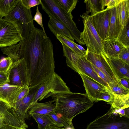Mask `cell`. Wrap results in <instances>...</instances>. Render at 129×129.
<instances>
[{
	"label": "cell",
	"mask_w": 129,
	"mask_h": 129,
	"mask_svg": "<svg viewBox=\"0 0 129 129\" xmlns=\"http://www.w3.org/2000/svg\"><path fill=\"white\" fill-rule=\"evenodd\" d=\"M41 3L42 9L49 17L48 26L52 33L56 37L58 34L62 35L74 41V40L72 37L69 30L65 25L48 11L41 2Z\"/></svg>",
	"instance_id": "5bb4252c"
},
{
	"label": "cell",
	"mask_w": 129,
	"mask_h": 129,
	"mask_svg": "<svg viewBox=\"0 0 129 129\" xmlns=\"http://www.w3.org/2000/svg\"><path fill=\"white\" fill-rule=\"evenodd\" d=\"M72 42L79 50H80L85 55L86 52V50L82 46L80 45L76 44L73 41H72Z\"/></svg>",
	"instance_id": "60d3db41"
},
{
	"label": "cell",
	"mask_w": 129,
	"mask_h": 129,
	"mask_svg": "<svg viewBox=\"0 0 129 129\" xmlns=\"http://www.w3.org/2000/svg\"><path fill=\"white\" fill-rule=\"evenodd\" d=\"M56 37L60 42L63 43L68 47L77 55L80 56H85V55L73 44V41L62 35L58 34Z\"/></svg>",
	"instance_id": "4316f807"
},
{
	"label": "cell",
	"mask_w": 129,
	"mask_h": 129,
	"mask_svg": "<svg viewBox=\"0 0 129 129\" xmlns=\"http://www.w3.org/2000/svg\"><path fill=\"white\" fill-rule=\"evenodd\" d=\"M20 0H0V18L7 16L15 8Z\"/></svg>",
	"instance_id": "cb8c5ba5"
},
{
	"label": "cell",
	"mask_w": 129,
	"mask_h": 129,
	"mask_svg": "<svg viewBox=\"0 0 129 129\" xmlns=\"http://www.w3.org/2000/svg\"><path fill=\"white\" fill-rule=\"evenodd\" d=\"M86 129H129V117L110 107L106 113L89 123Z\"/></svg>",
	"instance_id": "277c9868"
},
{
	"label": "cell",
	"mask_w": 129,
	"mask_h": 129,
	"mask_svg": "<svg viewBox=\"0 0 129 129\" xmlns=\"http://www.w3.org/2000/svg\"><path fill=\"white\" fill-rule=\"evenodd\" d=\"M23 5L26 8L30 9L33 7L41 5L40 0H21Z\"/></svg>",
	"instance_id": "836d02e7"
},
{
	"label": "cell",
	"mask_w": 129,
	"mask_h": 129,
	"mask_svg": "<svg viewBox=\"0 0 129 129\" xmlns=\"http://www.w3.org/2000/svg\"><path fill=\"white\" fill-rule=\"evenodd\" d=\"M40 1L48 11L65 25L74 40L80 44L85 45L81 38V33L73 20L72 14L66 12L60 6L57 0H40Z\"/></svg>",
	"instance_id": "8992f818"
},
{
	"label": "cell",
	"mask_w": 129,
	"mask_h": 129,
	"mask_svg": "<svg viewBox=\"0 0 129 129\" xmlns=\"http://www.w3.org/2000/svg\"><path fill=\"white\" fill-rule=\"evenodd\" d=\"M111 9L106 8L90 18L91 22L99 35L103 41L108 39Z\"/></svg>",
	"instance_id": "8fae6325"
},
{
	"label": "cell",
	"mask_w": 129,
	"mask_h": 129,
	"mask_svg": "<svg viewBox=\"0 0 129 129\" xmlns=\"http://www.w3.org/2000/svg\"><path fill=\"white\" fill-rule=\"evenodd\" d=\"M11 57L13 62L23 59L27 69L29 87L40 85L49 79L54 72L53 47L43 30L35 27L22 39Z\"/></svg>",
	"instance_id": "6da1fadb"
},
{
	"label": "cell",
	"mask_w": 129,
	"mask_h": 129,
	"mask_svg": "<svg viewBox=\"0 0 129 129\" xmlns=\"http://www.w3.org/2000/svg\"><path fill=\"white\" fill-rule=\"evenodd\" d=\"M117 38L125 46H129V22L122 28Z\"/></svg>",
	"instance_id": "f546056e"
},
{
	"label": "cell",
	"mask_w": 129,
	"mask_h": 129,
	"mask_svg": "<svg viewBox=\"0 0 129 129\" xmlns=\"http://www.w3.org/2000/svg\"><path fill=\"white\" fill-rule=\"evenodd\" d=\"M27 129L28 126L14 109L0 100V128Z\"/></svg>",
	"instance_id": "ba28073f"
},
{
	"label": "cell",
	"mask_w": 129,
	"mask_h": 129,
	"mask_svg": "<svg viewBox=\"0 0 129 129\" xmlns=\"http://www.w3.org/2000/svg\"><path fill=\"white\" fill-rule=\"evenodd\" d=\"M85 3L88 13L91 16L104 10L105 7V0H85Z\"/></svg>",
	"instance_id": "7402d4cb"
},
{
	"label": "cell",
	"mask_w": 129,
	"mask_h": 129,
	"mask_svg": "<svg viewBox=\"0 0 129 129\" xmlns=\"http://www.w3.org/2000/svg\"><path fill=\"white\" fill-rule=\"evenodd\" d=\"M108 86L109 90L113 94L125 95L129 94V89L123 86L118 80L110 82Z\"/></svg>",
	"instance_id": "484cf974"
},
{
	"label": "cell",
	"mask_w": 129,
	"mask_h": 129,
	"mask_svg": "<svg viewBox=\"0 0 129 129\" xmlns=\"http://www.w3.org/2000/svg\"><path fill=\"white\" fill-rule=\"evenodd\" d=\"M30 116L37 123L38 129H45L50 125L55 126L54 121L48 115L32 114Z\"/></svg>",
	"instance_id": "d4e9b609"
},
{
	"label": "cell",
	"mask_w": 129,
	"mask_h": 129,
	"mask_svg": "<svg viewBox=\"0 0 129 129\" xmlns=\"http://www.w3.org/2000/svg\"><path fill=\"white\" fill-rule=\"evenodd\" d=\"M33 19L41 26L44 33L46 34L43 24L42 14L39 11L38 6L37 7L36 13L33 18Z\"/></svg>",
	"instance_id": "e575fe53"
},
{
	"label": "cell",
	"mask_w": 129,
	"mask_h": 129,
	"mask_svg": "<svg viewBox=\"0 0 129 129\" xmlns=\"http://www.w3.org/2000/svg\"><path fill=\"white\" fill-rule=\"evenodd\" d=\"M56 101L55 98L54 100L45 103L37 102L28 110V114L30 115L32 114L48 115L50 113L55 111Z\"/></svg>",
	"instance_id": "ffe728a7"
},
{
	"label": "cell",
	"mask_w": 129,
	"mask_h": 129,
	"mask_svg": "<svg viewBox=\"0 0 129 129\" xmlns=\"http://www.w3.org/2000/svg\"><path fill=\"white\" fill-rule=\"evenodd\" d=\"M48 115L54 121L55 126L59 128L64 127L65 129L72 127L62 119L59 117L54 111L50 113Z\"/></svg>",
	"instance_id": "4dcf8cb0"
},
{
	"label": "cell",
	"mask_w": 129,
	"mask_h": 129,
	"mask_svg": "<svg viewBox=\"0 0 129 129\" xmlns=\"http://www.w3.org/2000/svg\"><path fill=\"white\" fill-rule=\"evenodd\" d=\"M22 40L18 28L0 18V48L17 44Z\"/></svg>",
	"instance_id": "9c48e42d"
},
{
	"label": "cell",
	"mask_w": 129,
	"mask_h": 129,
	"mask_svg": "<svg viewBox=\"0 0 129 129\" xmlns=\"http://www.w3.org/2000/svg\"><path fill=\"white\" fill-rule=\"evenodd\" d=\"M85 56L89 61L105 75L110 82L118 80L103 53H94L87 50Z\"/></svg>",
	"instance_id": "7c38bea8"
},
{
	"label": "cell",
	"mask_w": 129,
	"mask_h": 129,
	"mask_svg": "<svg viewBox=\"0 0 129 129\" xmlns=\"http://www.w3.org/2000/svg\"><path fill=\"white\" fill-rule=\"evenodd\" d=\"M13 61L9 57L0 59V73L7 74L10 73Z\"/></svg>",
	"instance_id": "83f0119b"
},
{
	"label": "cell",
	"mask_w": 129,
	"mask_h": 129,
	"mask_svg": "<svg viewBox=\"0 0 129 129\" xmlns=\"http://www.w3.org/2000/svg\"><path fill=\"white\" fill-rule=\"evenodd\" d=\"M116 7L117 17L123 28L129 22V1L118 0Z\"/></svg>",
	"instance_id": "d6986e66"
},
{
	"label": "cell",
	"mask_w": 129,
	"mask_h": 129,
	"mask_svg": "<svg viewBox=\"0 0 129 129\" xmlns=\"http://www.w3.org/2000/svg\"><path fill=\"white\" fill-rule=\"evenodd\" d=\"M0 129H14L13 128H10L9 127H1L0 128Z\"/></svg>",
	"instance_id": "7bdbcfd3"
},
{
	"label": "cell",
	"mask_w": 129,
	"mask_h": 129,
	"mask_svg": "<svg viewBox=\"0 0 129 129\" xmlns=\"http://www.w3.org/2000/svg\"><path fill=\"white\" fill-rule=\"evenodd\" d=\"M9 73L7 74L0 73V84L9 83Z\"/></svg>",
	"instance_id": "74e56055"
},
{
	"label": "cell",
	"mask_w": 129,
	"mask_h": 129,
	"mask_svg": "<svg viewBox=\"0 0 129 129\" xmlns=\"http://www.w3.org/2000/svg\"><path fill=\"white\" fill-rule=\"evenodd\" d=\"M45 129H65L63 128H60L53 125H50L47 126Z\"/></svg>",
	"instance_id": "b9f144b4"
},
{
	"label": "cell",
	"mask_w": 129,
	"mask_h": 129,
	"mask_svg": "<svg viewBox=\"0 0 129 129\" xmlns=\"http://www.w3.org/2000/svg\"><path fill=\"white\" fill-rule=\"evenodd\" d=\"M25 86H16L9 83L0 84V100L13 108L18 95Z\"/></svg>",
	"instance_id": "4fadbf2b"
},
{
	"label": "cell",
	"mask_w": 129,
	"mask_h": 129,
	"mask_svg": "<svg viewBox=\"0 0 129 129\" xmlns=\"http://www.w3.org/2000/svg\"><path fill=\"white\" fill-rule=\"evenodd\" d=\"M118 0H108L106 5L107 9H110L116 7Z\"/></svg>",
	"instance_id": "ab89813d"
},
{
	"label": "cell",
	"mask_w": 129,
	"mask_h": 129,
	"mask_svg": "<svg viewBox=\"0 0 129 129\" xmlns=\"http://www.w3.org/2000/svg\"><path fill=\"white\" fill-rule=\"evenodd\" d=\"M114 95L107 88H105L101 92L96 98V102L100 101H103L110 104L112 102Z\"/></svg>",
	"instance_id": "1f68e13d"
},
{
	"label": "cell",
	"mask_w": 129,
	"mask_h": 129,
	"mask_svg": "<svg viewBox=\"0 0 129 129\" xmlns=\"http://www.w3.org/2000/svg\"><path fill=\"white\" fill-rule=\"evenodd\" d=\"M105 56L118 80L123 77L129 79V64L118 58L108 57Z\"/></svg>",
	"instance_id": "e0dca14e"
},
{
	"label": "cell",
	"mask_w": 129,
	"mask_h": 129,
	"mask_svg": "<svg viewBox=\"0 0 129 129\" xmlns=\"http://www.w3.org/2000/svg\"><path fill=\"white\" fill-rule=\"evenodd\" d=\"M91 64L93 68L98 75L108 85L110 82L108 80L105 75L101 71L96 67L93 65L92 64Z\"/></svg>",
	"instance_id": "d590c367"
},
{
	"label": "cell",
	"mask_w": 129,
	"mask_h": 129,
	"mask_svg": "<svg viewBox=\"0 0 129 129\" xmlns=\"http://www.w3.org/2000/svg\"><path fill=\"white\" fill-rule=\"evenodd\" d=\"M122 28L116 17V7L111 9V12L108 31V39L117 37Z\"/></svg>",
	"instance_id": "44dd1931"
},
{
	"label": "cell",
	"mask_w": 129,
	"mask_h": 129,
	"mask_svg": "<svg viewBox=\"0 0 129 129\" xmlns=\"http://www.w3.org/2000/svg\"><path fill=\"white\" fill-rule=\"evenodd\" d=\"M84 24L83 31L81 33V38L89 51L97 54L103 53V41L92 25L90 15L87 11L80 16Z\"/></svg>",
	"instance_id": "52a82bcc"
},
{
	"label": "cell",
	"mask_w": 129,
	"mask_h": 129,
	"mask_svg": "<svg viewBox=\"0 0 129 129\" xmlns=\"http://www.w3.org/2000/svg\"><path fill=\"white\" fill-rule=\"evenodd\" d=\"M3 19L18 28L22 40L26 39L35 27L31 9L25 7L21 0L15 9Z\"/></svg>",
	"instance_id": "3957f363"
},
{
	"label": "cell",
	"mask_w": 129,
	"mask_h": 129,
	"mask_svg": "<svg viewBox=\"0 0 129 129\" xmlns=\"http://www.w3.org/2000/svg\"><path fill=\"white\" fill-rule=\"evenodd\" d=\"M125 46L117 37L103 41V53L108 57L118 58V55Z\"/></svg>",
	"instance_id": "ac0fdd59"
},
{
	"label": "cell",
	"mask_w": 129,
	"mask_h": 129,
	"mask_svg": "<svg viewBox=\"0 0 129 129\" xmlns=\"http://www.w3.org/2000/svg\"><path fill=\"white\" fill-rule=\"evenodd\" d=\"M55 112L69 125L74 128L73 118L91 107L93 102L86 93H68L59 94L56 97Z\"/></svg>",
	"instance_id": "7a4b0ae2"
},
{
	"label": "cell",
	"mask_w": 129,
	"mask_h": 129,
	"mask_svg": "<svg viewBox=\"0 0 129 129\" xmlns=\"http://www.w3.org/2000/svg\"><path fill=\"white\" fill-rule=\"evenodd\" d=\"M70 92L66 83L54 72L49 79L40 85L30 104L29 110L38 100L41 101L50 96L56 97L59 94Z\"/></svg>",
	"instance_id": "5b68a950"
},
{
	"label": "cell",
	"mask_w": 129,
	"mask_h": 129,
	"mask_svg": "<svg viewBox=\"0 0 129 129\" xmlns=\"http://www.w3.org/2000/svg\"><path fill=\"white\" fill-rule=\"evenodd\" d=\"M113 95V98L110 104L111 107L116 110L129 107V94L125 95Z\"/></svg>",
	"instance_id": "603a6c76"
},
{
	"label": "cell",
	"mask_w": 129,
	"mask_h": 129,
	"mask_svg": "<svg viewBox=\"0 0 129 129\" xmlns=\"http://www.w3.org/2000/svg\"><path fill=\"white\" fill-rule=\"evenodd\" d=\"M118 80L123 86L129 89V79L126 77H123L119 79Z\"/></svg>",
	"instance_id": "f35d334b"
},
{
	"label": "cell",
	"mask_w": 129,
	"mask_h": 129,
	"mask_svg": "<svg viewBox=\"0 0 129 129\" xmlns=\"http://www.w3.org/2000/svg\"><path fill=\"white\" fill-rule=\"evenodd\" d=\"M29 87L28 86H24L18 95L16 102L21 100L27 95L29 92Z\"/></svg>",
	"instance_id": "8d00e7d4"
},
{
	"label": "cell",
	"mask_w": 129,
	"mask_h": 129,
	"mask_svg": "<svg viewBox=\"0 0 129 129\" xmlns=\"http://www.w3.org/2000/svg\"><path fill=\"white\" fill-rule=\"evenodd\" d=\"M118 58L129 64V46H124L118 55Z\"/></svg>",
	"instance_id": "d6a6232c"
},
{
	"label": "cell",
	"mask_w": 129,
	"mask_h": 129,
	"mask_svg": "<svg viewBox=\"0 0 129 129\" xmlns=\"http://www.w3.org/2000/svg\"><path fill=\"white\" fill-rule=\"evenodd\" d=\"M79 75L82 80L86 94L93 102H96V98L100 93L107 87L85 75Z\"/></svg>",
	"instance_id": "2e32d148"
},
{
	"label": "cell",
	"mask_w": 129,
	"mask_h": 129,
	"mask_svg": "<svg viewBox=\"0 0 129 129\" xmlns=\"http://www.w3.org/2000/svg\"><path fill=\"white\" fill-rule=\"evenodd\" d=\"M11 85L29 87V80L28 71L23 59H19L13 62L11 68L9 75Z\"/></svg>",
	"instance_id": "30bf717a"
},
{
	"label": "cell",
	"mask_w": 129,
	"mask_h": 129,
	"mask_svg": "<svg viewBox=\"0 0 129 129\" xmlns=\"http://www.w3.org/2000/svg\"><path fill=\"white\" fill-rule=\"evenodd\" d=\"M60 6L68 13L72 14V12L75 8L77 0H57Z\"/></svg>",
	"instance_id": "f1b7e54d"
},
{
	"label": "cell",
	"mask_w": 129,
	"mask_h": 129,
	"mask_svg": "<svg viewBox=\"0 0 129 129\" xmlns=\"http://www.w3.org/2000/svg\"><path fill=\"white\" fill-rule=\"evenodd\" d=\"M40 86L37 85L34 87H29L28 94L21 100L17 102L13 108L21 118L25 120L28 117L27 112L33 98L37 93Z\"/></svg>",
	"instance_id": "9a60e30c"
}]
</instances>
